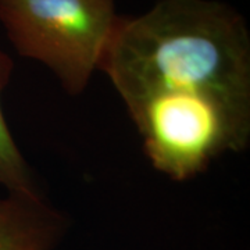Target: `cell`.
I'll list each match as a JSON object with an SVG mask.
<instances>
[{"label":"cell","instance_id":"obj_1","mask_svg":"<svg viewBox=\"0 0 250 250\" xmlns=\"http://www.w3.org/2000/svg\"><path fill=\"white\" fill-rule=\"evenodd\" d=\"M99 71L153 168L189 181L250 141V31L221 0H156L121 16Z\"/></svg>","mask_w":250,"mask_h":250},{"label":"cell","instance_id":"obj_2","mask_svg":"<svg viewBox=\"0 0 250 250\" xmlns=\"http://www.w3.org/2000/svg\"><path fill=\"white\" fill-rule=\"evenodd\" d=\"M120 18L116 0H0V22L17 53L47 67L71 96L99 71Z\"/></svg>","mask_w":250,"mask_h":250},{"label":"cell","instance_id":"obj_3","mask_svg":"<svg viewBox=\"0 0 250 250\" xmlns=\"http://www.w3.org/2000/svg\"><path fill=\"white\" fill-rule=\"evenodd\" d=\"M70 229L67 215L43 195L0 197V250H56Z\"/></svg>","mask_w":250,"mask_h":250},{"label":"cell","instance_id":"obj_4","mask_svg":"<svg viewBox=\"0 0 250 250\" xmlns=\"http://www.w3.org/2000/svg\"><path fill=\"white\" fill-rule=\"evenodd\" d=\"M14 62L7 53L0 50V185L7 192L43 195L31 166L28 164L10 132L1 108V93L11 80Z\"/></svg>","mask_w":250,"mask_h":250}]
</instances>
